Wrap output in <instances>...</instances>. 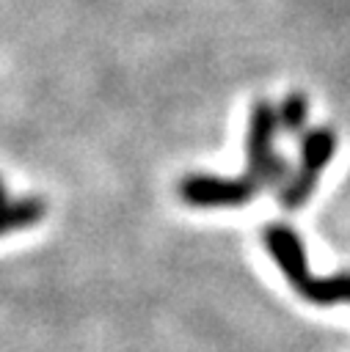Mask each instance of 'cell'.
<instances>
[{
  "label": "cell",
  "mask_w": 350,
  "mask_h": 352,
  "mask_svg": "<svg viewBox=\"0 0 350 352\" xmlns=\"http://www.w3.org/2000/svg\"><path fill=\"white\" fill-rule=\"evenodd\" d=\"M267 253L276 258L278 270L284 272L289 289L300 294L306 302L314 305H336L350 302V272H336L328 278H314L306 264V250L295 228L284 223H273L262 234Z\"/></svg>",
  "instance_id": "cell-1"
},
{
  "label": "cell",
  "mask_w": 350,
  "mask_h": 352,
  "mask_svg": "<svg viewBox=\"0 0 350 352\" xmlns=\"http://www.w3.org/2000/svg\"><path fill=\"white\" fill-rule=\"evenodd\" d=\"M278 118L276 107L267 99H256L248 116V132H245V173L256 179L265 187L287 184L289 179V162L273 151Z\"/></svg>",
  "instance_id": "cell-2"
},
{
  "label": "cell",
  "mask_w": 350,
  "mask_h": 352,
  "mask_svg": "<svg viewBox=\"0 0 350 352\" xmlns=\"http://www.w3.org/2000/svg\"><path fill=\"white\" fill-rule=\"evenodd\" d=\"M336 143H339V138L331 126H314L300 135V165L287 179V184L281 187V195H278V204L287 212L300 209L311 198L325 165L336 154Z\"/></svg>",
  "instance_id": "cell-3"
},
{
  "label": "cell",
  "mask_w": 350,
  "mask_h": 352,
  "mask_svg": "<svg viewBox=\"0 0 350 352\" xmlns=\"http://www.w3.org/2000/svg\"><path fill=\"white\" fill-rule=\"evenodd\" d=\"M262 192V184L248 173L240 176H212V173H187L176 184L182 204L196 209H220V206H245Z\"/></svg>",
  "instance_id": "cell-4"
},
{
  "label": "cell",
  "mask_w": 350,
  "mask_h": 352,
  "mask_svg": "<svg viewBox=\"0 0 350 352\" xmlns=\"http://www.w3.org/2000/svg\"><path fill=\"white\" fill-rule=\"evenodd\" d=\"M47 212V204L41 195H22V198H8L0 206V234H11L19 228L36 226Z\"/></svg>",
  "instance_id": "cell-5"
},
{
  "label": "cell",
  "mask_w": 350,
  "mask_h": 352,
  "mask_svg": "<svg viewBox=\"0 0 350 352\" xmlns=\"http://www.w3.org/2000/svg\"><path fill=\"white\" fill-rule=\"evenodd\" d=\"M278 126L287 135H303L306 132V118H309V99L300 91H292L284 96V102L276 107Z\"/></svg>",
  "instance_id": "cell-6"
},
{
  "label": "cell",
  "mask_w": 350,
  "mask_h": 352,
  "mask_svg": "<svg viewBox=\"0 0 350 352\" xmlns=\"http://www.w3.org/2000/svg\"><path fill=\"white\" fill-rule=\"evenodd\" d=\"M8 201V187H6V182H3V176H0V206Z\"/></svg>",
  "instance_id": "cell-7"
}]
</instances>
